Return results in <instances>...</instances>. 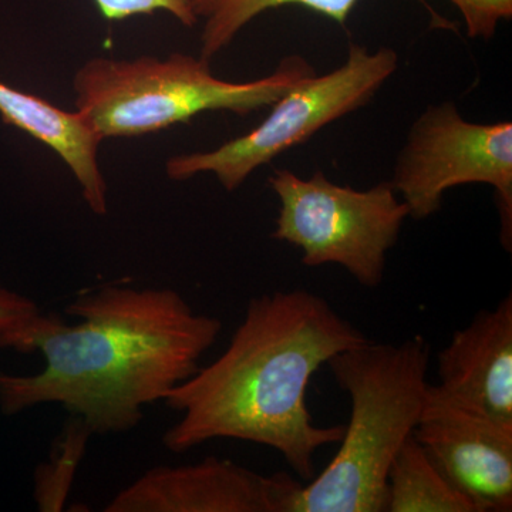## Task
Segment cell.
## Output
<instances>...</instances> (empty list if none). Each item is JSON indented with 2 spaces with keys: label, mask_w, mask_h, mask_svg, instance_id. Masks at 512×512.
I'll use <instances>...</instances> for the list:
<instances>
[{
  "label": "cell",
  "mask_w": 512,
  "mask_h": 512,
  "mask_svg": "<svg viewBox=\"0 0 512 512\" xmlns=\"http://www.w3.org/2000/svg\"><path fill=\"white\" fill-rule=\"evenodd\" d=\"M64 312H37L0 333V349L42 353L36 375L0 373V412L59 404L93 434L127 433L146 407L190 379L222 322L170 288L111 284L80 293Z\"/></svg>",
  "instance_id": "1"
},
{
  "label": "cell",
  "mask_w": 512,
  "mask_h": 512,
  "mask_svg": "<svg viewBox=\"0 0 512 512\" xmlns=\"http://www.w3.org/2000/svg\"><path fill=\"white\" fill-rule=\"evenodd\" d=\"M370 340L306 289L251 299L227 349L164 400L181 414L164 433L165 448L183 454L212 440L249 441L278 451L312 480L316 454L340 443L345 426L313 421L309 382L333 356Z\"/></svg>",
  "instance_id": "2"
},
{
  "label": "cell",
  "mask_w": 512,
  "mask_h": 512,
  "mask_svg": "<svg viewBox=\"0 0 512 512\" xmlns=\"http://www.w3.org/2000/svg\"><path fill=\"white\" fill-rule=\"evenodd\" d=\"M430 343L356 346L329 360L352 412L340 448L322 473L302 484L291 512H384L387 476L419 423L430 383Z\"/></svg>",
  "instance_id": "3"
},
{
  "label": "cell",
  "mask_w": 512,
  "mask_h": 512,
  "mask_svg": "<svg viewBox=\"0 0 512 512\" xmlns=\"http://www.w3.org/2000/svg\"><path fill=\"white\" fill-rule=\"evenodd\" d=\"M204 57L171 53L134 59L93 57L74 73V106L101 138L146 136L188 123L205 111L248 116L315 73L299 56L254 82H227Z\"/></svg>",
  "instance_id": "4"
},
{
  "label": "cell",
  "mask_w": 512,
  "mask_h": 512,
  "mask_svg": "<svg viewBox=\"0 0 512 512\" xmlns=\"http://www.w3.org/2000/svg\"><path fill=\"white\" fill-rule=\"evenodd\" d=\"M268 184L279 201L272 238L301 249L309 268L339 265L365 288L382 284L387 254L410 217L392 184L355 190L320 171L301 178L289 170H276Z\"/></svg>",
  "instance_id": "5"
},
{
  "label": "cell",
  "mask_w": 512,
  "mask_h": 512,
  "mask_svg": "<svg viewBox=\"0 0 512 512\" xmlns=\"http://www.w3.org/2000/svg\"><path fill=\"white\" fill-rule=\"evenodd\" d=\"M399 66L392 47L370 52L349 47L348 59L332 72L313 73L275 101L271 113L254 130L210 151L178 154L165 164L170 180L212 174L228 192L237 191L254 171L308 141L329 126L366 106Z\"/></svg>",
  "instance_id": "6"
},
{
  "label": "cell",
  "mask_w": 512,
  "mask_h": 512,
  "mask_svg": "<svg viewBox=\"0 0 512 512\" xmlns=\"http://www.w3.org/2000/svg\"><path fill=\"white\" fill-rule=\"evenodd\" d=\"M390 184L417 221L439 212L451 188L490 185L500 211L501 238L511 248V121L471 123L451 101L427 107L410 128Z\"/></svg>",
  "instance_id": "7"
},
{
  "label": "cell",
  "mask_w": 512,
  "mask_h": 512,
  "mask_svg": "<svg viewBox=\"0 0 512 512\" xmlns=\"http://www.w3.org/2000/svg\"><path fill=\"white\" fill-rule=\"evenodd\" d=\"M413 434L476 512L512 510V426L451 402L430 384Z\"/></svg>",
  "instance_id": "8"
},
{
  "label": "cell",
  "mask_w": 512,
  "mask_h": 512,
  "mask_svg": "<svg viewBox=\"0 0 512 512\" xmlns=\"http://www.w3.org/2000/svg\"><path fill=\"white\" fill-rule=\"evenodd\" d=\"M301 481L264 476L224 458L158 466L141 474L104 507L106 512H291Z\"/></svg>",
  "instance_id": "9"
},
{
  "label": "cell",
  "mask_w": 512,
  "mask_h": 512,
  "mask_svg": "<svg viewBox=\"0 0 512 512\" xmlns=\"http://www.w3.org/2000/svg\"><path fill=\"white\" fill-rule=\"evenodd\" d=\"M436 389L498 423L512 426V295L474 316L439 353Z\"/></svg>",
  "instance_id": "10"
},
{
  "label": "cell",
  "mask_w": 512,
  "mask_h": 512,
  "mask_svg": "<svg viewBox=\"0 0 512 512\" xmlns=\"http://www.w3.org/2000/svg\"><path fill=\"white\" fill-rule=\"evenodd\" d=\"M0 117L62 158L90 210L107 214L109 188L99 164L101 138L77 111L59 109L42 97L0 82Z\"/></svg>",
  "instance_id": "11"
},
{
  "label": "cell",
  "mask_w": 512,
  "mask_h": 512,
  "mask_svg": "<svg viewBox=\"0 0 512 512\" xmlns=\"http://www.w3.org/2000/svg\"><path fill=\"white\" fill-rule=\"evenodd\" d=\"M384 512H476L434 464L416 437L400 448L387 476Z\"/></svg>",
  "instance_id": "12"
},
{
  "label": "cell",
  "mask_w": 512,
  "mask_h": 512,
  "mask_svg": "<svg viewBox=\"0 0 512 512\" xmlns=\"http://www.w3.org/2000/svg\"><path fill=\"white\" fill-rule=\"evenodd\" d=\"M359 0H192L201 28L200 56L220 55L248 23L268 10L302 6L323 18L345 26Z\"/></svg>",
  "instance_id": "13"
},
{
  "label": "cell",
  "mask_w": 512,
  "mask_h": 512,
  "mask_svg": "<svg viewBox=\"0 0 512 512\" xmlns=\"http://www.w3.org/2000/svg\"><path fill=\"white\" fill-rule=\"evenodd\" d=\"M90 436L93 431L89 426L80 417L70 416L62 436L56 440L49 463L36 468L35 501L40 511L63 510Z\"/></svg>",
  "instance_id": "14"
},
{
  "label": "cell",
  "mask_w": 512,
  "mask_h": 512,
  "mask_svg": "<svg viewBox=\"0 0 512 512\" xmlns=\"http://www.w3.org/2000/svg\"><path fill=\"white\" fill-rule=\"evenodd\" d=\"M100 15L109 22H120L136 16H150L156 12L170 13L185 28L198 23L192 0H93Z\"/></svg>",
  "instance_id": "15"
},
{
  "label": "cell",
  "mask_w": 512,
  "mask_h": 512,
  "mask_svg": "<svg viewBox=\"0 0 512 512\" xmlns=\"http://www.w3.org/2000/svg\"><path fill=\"white\" fill-rule=\"evenodd\" d=\"M471 39L490 40L501 22L512 18V0H451Z\"/></svg>",
  "instance_id": "16"
},
{
  "label": "cell",
  "mask_w": 512,
  "mask_h": 512,
  "mask_svg": "<svg viewBox=\"0 0 512 512\" xmlns=\"http://www.w3.org/2000/svg\"><path fill=\"white\" fill-rule=\"evenodd\" d=\"M39 311L37 303L28 296L0 285V333L15 328Z\"/></svg>",
  "instance_id": "17"
}]
</instances>
